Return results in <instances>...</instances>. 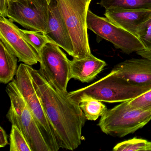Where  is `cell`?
I'll use <instances>...</instances> for the list:
<instances>
[{"label":"cell","mask_w":151,"mask_h":151,"mask_svg":"<svg viewBox=\"0 0 151 151\" xmlns=\"http://www.w3.org/2000/svg\"><path fill=\"white\" fill-rule=\"evenodd\" d=\"M33 84L51 123L60 148L75 150L83 140L82 129L87 119L79 103L47 81L39 70L28 65Z\"/></svg>","instance_id":"6da1fadb"},{"label":"cell","mask_w":151,"mask_h":151,"mask_svg":"<svg viewBox=\"0 0 151 151\" xmlns=\"http://www.w3.org/2000/svg\"><path fill=\"white\" fill-rule=\"evenodd\" d=\"M151 89V85L136 84L111 71L93 83L69 92L71 99L79 103L85 99H95L108 103L131 100Z\"/></svg>","instance_id":"7a4b0ae2"},{"label":"cell","mask_w":151,"mask_h":151,"mask_svg":"<svg viewBox=\"0 0 151 151\" xmlns=\"http://www.w3.org/2000/svg\"><path fill=\"white\" fill-rule=\"evenodd\" d=\"M92 0H56L74 48L73 59L86 58L91 54L87 33L86 18Z\"/></svg>","instance_id":"3957f363"},{"label":"cell","mask_w":151,"mask_h":151,"mask_svg":"<svg viewBox=\"0 0 151 151\" xmlns=\"http://www.w3.org/2000/svg\"><path fill=\"white\" fill-rule=\"evenodd\" d=\"M6 91L10 101L9 121L22 132L32 151H50L15 79L8 84Z\"/></svg>","instance_id":"277c9868"},{"label":"cell","mask_w":151,"mask_h":151,"mask_svg":"<svg viewBox=\"0 0 151 151\" xmlns=\"http://www.w3.org/2000/svg\"><path fill=\"white\" fill-rule=\"evenodd\" d=\"M124 101L108 109L98 125L105 134L123 137L145 126L151 120V110L132 107Z\"/></svg>","instance_id":"5b68a950"},{"label":"cell","mask_w":151,"mask_h":151,"mask_svg":"<svg viewBox=\"0 0 151 151\" xmlns=\"http://www.w3.org/2000/svg\"><path fill=\"white\" fill-rule=\"evenodd\" d=\"M16 76L15 80L17 86L31 112L50 151H58L60 147L54 130L35 90L28 65L21 63Z\"/></svg>","instance_id":"8992f818"},{"label":"cell","mask_w":151,"mask_h":151,"mask_svg":"<svg viewBox=\"0 0 151 151\" xmlns=\"http://www.w3.org/2000/svg\"><path fill=\"white\" fill-rule=\"evenodd\" d=\"M86 24L88 29L127 54L145 49L137 37L112 23L106 17L95 14L90 9L87 12Z\"/></svg>","instance_id":"52a82bcc"},{"label":"cell","mask_w":151,"mask_h":151,"mask_svg":"<svg viewBox=\"0 0 151 151\" xmlns=\"http://www.w3.org/2000/svg\"><path fill=\"white\" fill-rule=\"evenodd\" d=\"M40 57V74L59 90L68 92L67 87L71 79V61L59 46L52 42L44 46Z\"/></svg>","instance_id":"ba28073f"},{"label":"cell","mask_w":151,"mask_h":151,"mask_svg":"<svg viewBox=\"0 0 151 151\" xmlns=\"http://www.w3.org/2000/svg\"><path fill=\"white\" fill-rule=\"evenodd\" d=\"M49 0H9L7 17L30 30L46 34Z\"/></svg>","instance_id":"9c48e42d"},{"label":"cell","mask_w":151,"mask_h":151,"mask_svg":"<svg viewBox=\"0 0 151 151\" xmlns=\"http://www.w3.org/2000/svg\"><path fill=\"white\" fill-rule=\"evenodd\" d=\"M0 41L17 57L19 62L29 66L40 62L39 55L28 42L21 29L11 19L1 16Z\"/></svg>","instance_id":"30bf717a"},{"label":"cell","mask_w":151,"mask_h":151,"mask_svg":"<svg viewBox=\"0 0 151 151\" xmlns=\"http://www.w3.org/2000/svg\"><path fill=\"white\" fill-rule=\"evenodd\" d=\"M46 35L55 44L74 57L73 44L65 22L61 15L56 0H49Z\"/></svg>","instance_id":"8fae6325"},{"label":"cell","mask_w":151,"mask_h":151,"mask_svg":"<svg viewBox=\"0 0 151 151\" xmlns=\"http://www.w3.org/2000/svg\"><path fill=\"white\" fill-rule=\"evenodd\" d=\"M120 77L136 84L151 85V60L131 59L116 64L112 70Z\"/></svg>","instance_id":"7c38bea8"},{"label":"cell","mask_w":151,"mask_h":151,"mask_svg":"<svg viewBox=\"0 0 151 151\" xmlns=\"http://www.w3.org/2000/svg\"><path fill=\"white\" fill-rule=\"evenodd\" d=\"M105 17L116 26L137 37L140 25L151 17V10H106Z\"/></svg>","instance_id":"4fadbf2b"},{"label":"cell","mask_w":151,"mask_h":151,"mask_svg":"<svg viewBox=\"0 0 151 151\" xmlns=\"http://www.w3.org/2000/svg\"><path fill=\"white\" fill-rule=\"evenodd\" d=\"M106 63L92 54L86 58L71 61L70 78L82 83H89L102 71Z\"/></svg>","instance_id":"5bb4252c"},{"label":"cell","mask_w":151,"mask_h":151,"mask_svg":"<svg viewBox=\"0 0 151 151\" xmlns=\"http://www.w3.org/2000/svg\"><path fill=\"white\" fill-rule=\"evenodd\" d=\"M17 57L0 41V82L9 83L14 80L17 69Z\"/></svg>","instance_id":"9a60e30c"},{"label":"cell","mask_w":151,"mask_h":151,"mask_svg":"<svg viewBox=\"0 0 151 151\" xmlns=\"http://www.w3.org/2000/svg\"><path fill=\"white\" fill-rule=\"evenodd\" d=\"M106 10H151V0H100Z\"/></svg>","instance_id":"2e32d148"},{"label":"cell","mask_w":151,"mask_h":151,"mask_svg":"<svg viewBox=\"0 0 151 151\" xmlns=\"http://www.w3.org/2000/svg\"><path fill=\"white\" fill-rule=\"evenodd\" d=\"M79 105L86 119L89 121H96L108 110L101 101L91 98L82 99Z\"/></svg>","instance_id":"e0dca14e"},{"label":"cell","mask_w":151,"mask_h":151,"mask_svg":"<svg viewBox=\"0 0 151 151\" xmlns=\"http://www.w3.org/2000/svg\"><path fill=\"white\" fill-rule=\"evenodd\" d=\"M115 151H151V141L133 138L118 143L113 148Z\"/></svg>","instance_id":"ac0fdd59"},{"label":"cell","mask_w":151,"mask_h":151,"mask_svg":"<svg viewBox=\"0 0 151 151\" xmlns=\"http://www.w3.org/2000/svg\"><path fill=\"white\" fill-rule=\"evenodd\" d=\"M9 140L10 151H32L22 132L14 124H12Z\"/></svg>","instance_id":"d6986e66"},{"label":"cell","mask_w":151,"mask_h":151,"mask_svg":"<svg viewBox=\"0 0 151 151\" xmlns=\"http://www.w3.org/2000/svg\"><path fill=\"white\" fill-rule=\"evenodd\" d=\"M21 30L28 42L37 51L39 56L44 46L48 42H53L46 34L41 32L22 29Z\"/></svg>","instance_id":"ffe728a7"},{"label":"cell","mask_w":151,"mask_h":151,"mask_svg":"<svg viewBox=\"0 0 151 151\" xmlns=\"http://www.w3.org/2000/svg\"><path fill=\"white\" fill-rule=\"evenodd\" d=\"M137 37L144 44L145 49L151 48V17L140 25Z\"/></svg>","instance_id":"44dd1931"},{"label":"cell","mask_w":151,"mask_h":151,"mask_svg":"<svg viewBox=\"0 0 151 151\" xmlns=\"http://www.w3.org/2000/svg\"><path fill=\"white\" fill-rule=\"evenodd\" d=\"M129 105L134 108L151 110V89L137 98L129 101Z\"/></svg>","instance_id":"7402d4cb"},{"label":"cell","mask_w":151,"mask_h":151,"mask_svg":"<svg viewBox=\"0 0 151 151\" xmlns=\"http://www.w3.org/2000/svg\"><path fill=\"white\" fill-rule=\"evenodd\" d=\"M9 0H0V16L7 17Z\"/></svg>","instance_id":"603a6c76"},{"label":"cell","mask_w":151,"mask_h":151,"mask_svg":"<svg viewBox=\"0 0 151 151\" xmlns=\"http://www.w3.org/2000/svg\"><path fill=\"white\" fill-rule=\"evenodd\" d=\"M8 144L7 135L2 127H0V147H4Z\"/></svg>","instance_id":"cb8c5ba5"},{"label":"cell","mask_w":151,"mask_h":151,"mask_svg":"<svg viewBox=\"0 0 151 151\" xmlns=\"http://www.w3.org/2000/svg\"><path fill=\"white\" fill-rule=\"evenodd\" d=\"M137 54L140 55L142 58L151 60V48L148 49H145L137 52Z\"/></svg>","instance_id":"d4e9b609"},{"label":"cell","mask_w":151,"mask_h":151,"mask_svg":"<svg viewBox=\"0 0 151 151\" xmlns=\"http://www.w3.org/2000/svg\"><path fill=\"white\" fill-rule=\"evenodd\" d=\"M10 1H16V0H10Z\"/></svg>","instance_id":"484cf974"}]
</instances>
